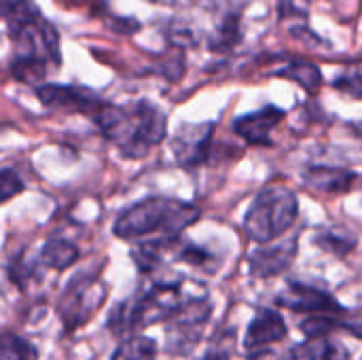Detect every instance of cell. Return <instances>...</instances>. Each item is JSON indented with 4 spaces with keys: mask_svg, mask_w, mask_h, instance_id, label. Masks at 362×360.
Here are the masks:
<instances>
[{
    "mask_svg": "<svg viewBox=\"0 0 362 360\" xmlns=\"http://www.w3.org/2000/svg\"><path fill=\"white\" fill-rule=\"evenodd\" d=\"M212 314L210 301L202 297H189L168 320V354L185 356L199 344L206 323Z\"/></svg>",
    "mask_w": 362,
    "mask_h": 360,
    "instance_id": "obj_7",
    "label": "cell"
},
{
    "mask_svg": "<svg viewBox=\"0 0 362 360\" xmlns=\"http://www.w3.org/2000/svg\"><path fill=\"white\" fill-rule=\"evenodd\" d=\"M106 284L100 274L93 272H78L70 278L66 289L57 299V316L66 331H76L87 325L95 312L106 301Z\"/></svg>",
    "mask_w": 362,
    "mask_h": 360,
    "instance_id": "obj_6",
    "label": "cell"
},
{
    "mask_svg": "<svg viewBox=\"0 0 362 360\" xmlns=\"http://www.w3.org/2000/svg\"><path fill=\"white\" fill-rule=\"evenodd\" d=\"M36 356L38 352L28 339L11 333L2 337V360H36Z\"/></svg>",
    "mask_w": 362,
    "mask_h": 360,
    "instance_id": "obj_20",
    "label": "cell"
},
{
    "mask_svg": "<svg viewBox=\"0 0 362 360\" xmlns=\"http://www.w3.org/2000/svg\"><path fill=\"white\" fill-rule=\"evenodd\" d=\"M231 354H233V333L227 331L214 337L208 352L204 354V360H231Z\"/></svg>",
    "mask_w": 362,
    "mask_h": 360,
    "instance_id": "obj_22",
    "label": "cell"
},
{
    "mask_svg": "<svg viewBox=\"0 0 362 360\" xmlns=\"http://www.w3.org/2000/svg\"><path fill=\"white\" fill-rule=\"evenodd\" d=\"M354 180L356 174L341 168H312L303 176V182L310 189L325 191V193H346Z\"/></svg>",
    "mask_w": 362,
    "mask_h": 360,
    "instance_id": "obj_15",
    "label": "cell"
},
{
    "mask_svg": "<svg viewBox=\"0 0 362 360\" xmlns=\"http://www.w3.org/2000/svg\"><path fill=\"white\" fill-rule=\"evenodd\" d=\"M153 2H168V0H153Z\"/></svg>",
    "mask_w": 362,
    "mask_h": 360,
    "instance_id": "obj_26",
    "label": "cell"
},
{
    "mask_svg": "<svg viewBox=\"0 0 362 360\" xmlns=\"http://www.w3.org/2000/svg\"><path fill=\"white\" fill-rule=\"evenodd\" d=\"M288 335V329L284 325V318L280 316V312L272 310V308H261L257 310L255 318L248 325L246 337H244V348L246 350H265L272 344L282 342Z\"/></svg>",
    "mask_w": 362,
    "mask_h": 360,
    "instance_id": "obj_11",
    "label": "cell"
},
{
    "mask_svg": "<svg viewBox=\"0 0 362 360\" xmlns=\"http://www.w3.org/2000/svg\"><path fill=\"white\" fill-rule=\"evenodd\" d=\"M238 42H240V21L235 17H227L221 23V28L216 30V34L210 38V49L212 51H227Z\"/></svg>",
    "mask_w": 362,
    "mask_h": 360,
    "instance_id": "obj_21",
    "label": "cell"
},
{
    "mask_svg": "<svg viewBox=\"0 0 362 360\" xmlns=\"http://www.w3.org/2000/svg\"><path fill=\"white\" fill-rule=\"evenodd\" d=\"M110 360H157V344L144 335H129L119 344Z\"/></svg>",
    "mask_w": 362,
    "mask_h": 360,
    "instance_id": "obj_17",
    "label": "cell"
},
{
    "mask_svg": "<svg viewBox=\"0 0 362 360\" xmlns=\"http://www.w3.org/2000/svg\"><path fill=\"white\" fill-rule=\"evenodd\" d=\"M178 259L180 261H187L189 265H195V267H208V261H210V255L193 244H187L180 248L178 252Z\"/></svg>",
    "mask_w": 362,
    "mask_h": 360,
    "instance_id": "obj_25",
    "label": "cell"
},
{
    "mask_svg": "<svg viewBox=\"0 0 362 360\" xmlns=\"http://www.w3.org/2000/svg\"><path fill=\"white\" fill-rule=\"evenodd\" d=\"M212 134L214 123L202 125H182L172 138V151L178 166L193 170L204 166L212 155Z\"/></svg>",
    "mask_w": 362,
    "mask_h": 360,
    "instance_id": "obj_8",
    "label": "cell"
},
{
    "mask_svg": "<svg viewBox=\"0 0 362 360\" xmlns=\"http://www.w3.org/2000/svg\"><path fill=\"white\" fill-rule=\"evenodd\" d=\"M278 306L288 308L293 312H308L312 316H331V314H348V310L335 301L325 291L305 286V284H288L280 295H278Z\"/></svg>",
    "mask_w": 362,
    "mask_h": 360,
    "instance_id": "obj_9",
    "label": "cell"
},
{
    "mask_svg": "<svg viewBox=\"0 0 362 360\" xmlns=\"http://www.w3.org/2000/svg\"><path fill=\"white\" fill-rule=\"evenodd\" d=\"M335 89L352 95V98H361L362 100V68H356V70H348L344 74H339L335 79Z\"/></svg>",
    "mask_w": 362,
    "mask_h": 360,
    "instance_id": "obj_23",
    "label": "cell"
},
{
    "mask_svg": "<svg viewBox=\"0 0 362 360\" xmlns=\"http://www.w3.org/2000/svg\"><path fill=\"white\" fill-rule=\"evenodd\" d=\"M76 259H78V248L68 240H49L40 250V263L55 272L68 269L70 265L76 263Z\"/></svg>",
    "mask_w": 362,
    "mask_h": 360,
    "instance_id": "obj_16",
    "label": "cell"
},
{
    "mask_svg": "<svg viewBox=\"0 0 362 360\" xmlns=\"http://www.w3.org/2000/svg\"><path fill=\"white\" fill-rule=\"evenodd\" d=\"M182 306V282H155L140 293L119 303L110 318L108 329L119 335H132L138 329L151 327L170 316Z\"/></svg>",
    "mask_w": 362,
    "mask_h": 360,
    "instance_id": "obj_4",
    "label": "cell"
},
{
    "mask_svg": "<svg viewBox=\"0 0 362 360\" xmlns=\"http://www.w3.org/2000/svg\"><path fill=\"white\" fill-rule=\"evenodd\" d=\"M282 360H350V352L344 344L325 339H310L291 348Z\"/></svg>",
    "mask_w": 362,
    "mask_h": 360,
    "instance_id": "obj_14",
    "label": "cell"
},
{
    "mask_svg": "<svg viewBox=\"0 0 362 360\" xmlns=\"http://www.w3.org/2000/svg\"><path fill=\"white\" fill-rule=\"evenodd\" d=\"M295 255H297V238L284 240L282 244H276L272 248L257 250L250 257V269L257 278L280 276L282 272H286L291 267Z\"/></svg>",
    "mask_w": 362,
    "mask_h": 360,
    "instance_id": "obj_13",
    "label": "cell"
},
{
    "mask_svg": "<svg viewBox=\"0 0 362 360\" xmlns=\"http://www.w3.org/2000/svg\"><path fill=\"white\" fill-rule=\"evenodd\" d=\"M36 95L45 106L68 110V112L98 115L104 108V102L93 91L72 85H40L36 89Z\"/></svg>",
    "mask_w": 362,
    "mask_h": 360,
    "instance_id": "obj_10",
    "label": "cell"
},
{
    "mask_svg": "<svg viewBox=\"0 0 362 360\" xmlns=\"http://www.w3.org/2000/svg\"><path fill=\"white\" fill-rule=\"evenodd\" d=\"M284 119V110L276 108V106H265L257 112L244 115L240 119H235L233 129L240 138H244L248 144L255 146H269L272 144V129L278 127V123Z\"/></svg>",
    "mask_w": 362,
    "mask_h": 360,
    "instance_id": "obj_12",
    "label": "cell"
},
{
    "mask_svg": "<svg viewBox=\"0 0 362 360\" xmlns=\"http://www.w3.org/2000/svg\"><path fill=\"white\" fill-rule=\"evenodd\" d=\"M0 187H2V202H4V204H6L11 197L19 195V193L23 191V185H21L19 176H17L13 170H8V168H4V170L0 172Z\"/></svg>",
    "mask_w": 362,
    "mask_h": 360,
    "instance_id": "obj_24",
    "label": "cell"
},
{
    "mask_svg": "<svg viewBox=\"0 0 362 360\" xmlns=\"http://www.w3.org/2000/svg\"><path fill=\"white\" fill-rule=\"evenodd\" d=\"M95 123L104 138L112 142L127 159L144 157L168 134L165 115L148 100L125 106L104 104V108L95 115Z\"/></svg>",
    "mask_w": 362,
    "mask_h": 360,
    "instance_id": "obj_2",
    "label": "cell"
},
{
    "mask_svg": "<svg viewBox=\"0 0 362 360\" xmlns=\"http://www.w3.org/2000/svg\"><path fill=\"white\" fill-rule=\"evenodd\" d=\"M276 74L288 76L291 81L299 83V85H301L303 89H308L310 93H316V91L320 89V85H322V74H320V70H318L314 64H310V62H293V64H288L286 68L278 70Z\"/></svg>",
    "mask_w": 362,
    "mask_h": 360,
    "instance_id": "obj_18",
    "label": "cell"
},
{
    "mask_svg": "<svg viewBox=\"0 0 362 360\" xmlns=\"http://www.w3.org/2000/svg\"><path fill=\"white\" fill-rule=\"evenodd\" d=\"M316 244L322 246L327 252L335 255V257H346L350 255L354 248H356V240L339 229H333V231H325L320 236H316Z\"/></svg>",
    "mask_w": 362,
    "mask_h": 360,
    "instance_id": "obj_19",
    "label": "cell"
},
{
    "mask_svg": "<svg viewBox=\"0 0 362 360\" xmlns=\"http://www.w3.org/2000/svg\"><path fill=\"white\" fill-rule=\"evenodd\" d=\"M199 219V208L180 199L148 197L123 210L115 221V236L121 240H178L180 233Z\"/></svg>",
    "mask_w": 362,
    "mask_h": 360,
    "instance_id": "obj_3",
    "label": "cell"
},
{
    "mask_svg": "<svg viewBox=\"0 0 362 360\" xmlns=\"http://www.w3.org/2000/svg\"><path fill=\"white\" fill-rule=\"evenodd\" d=\"M299 214L297 195L286 187H265L252 202L244 219V229L252 242L267 244L286 233Z\"/></svg>",
    "mask_w": 362,
    "mask_h": 360,
    "instance_id": "obj_5",
    "label": "cell"
},
{
    "mask_svg": "<svg viewBox=\"0 0 362 360\" xmlns=\"http://www.w3.org/2000/svg\"><path fill=\"white\" fill-rule=\"evenodd\" d=\"M2 17L17 53L11 72L21 83H38L47 66H59V36L32 0H2Z\"/></svg>",
    "mask_w": 362,
    "mask_h": 360,
    "instance_id": "obj_1",
    "label": "cell"
}]
</instances>
